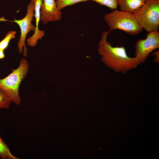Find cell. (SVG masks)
Returning <instances> with one entry per match:
<instances>
[{"label":"cell","instance_id":"cell-2","mask_svg":"<svg viewBox=\"0 0 159 159\" xmlns=\"http://www.w3.org/2000/svg\"><path fill=\"white\" fill-rule=\"evenodd\" d=\"M29 67L27 61L22 58L17 68L13 69L12 72L8 76L0 79V89L9 96L11 102L17 105L21 103L19 87L21 82L27 75Z\"/></svg>","mask_w":159,"mask_h":159},{"label":"cell","instance_id":"cell-15","mask_svg":"<svg viewBox=\"0 0 159 159\" xmlns=\"http://www.w3.org/2000/svg\"><path fill=\"white\" fill-rule=\"evenodd\" d=\"M152 55H155L154 57L155 59L154 62L156 63H158L159 62V51L158 50L155 52Z\"/></svg>","mask_w":159,"mask_h":159},{"label":"cell","instance_id":"cell-8","mask_svg":"<svg viewBox=\"0 0 159 159\" xmlns=\"http://www.w3.org/2000/svg\"><path fill=\"white\" fill-rule=\"evenodd\" d=\"M31 2L34 4V16L36 19L35 29L34 33L28 38L26 42L28 46L33 47L36 45L38 40L41 39L45 35L44 30H40L39 29V24L40 20V9L43 0H31Z\"/></svg>","mask_w":159,"mask_h":159},{"label":"cell","instance_id":"cell-9","mask_svg":"<svg viewBox=\"0 0 159 159\" xmlns=\"http://www.w3.org/2000/svg\"><path fill=\"white\" fill-rule=\"evenodd\" d=\"M145 0H117L120 10L133 14L144 3Z\"/></svg>","mask_w":159,"mask_h":159},{"label":"cell","instance_id":"cell-12","mask_svg":"<svg viewBox=\"0 0 159 159\" xmlns=\"http://www.w3.org/2000/svg\"><path fill=\"white\" fill-rule=\"evenodd\" d=\"M16 33V32L12 30L8 32L4 39L0 42V50L4 51L6 49L10 40L15 38Z\"/></svg>","mask_w":159,"mask_h":159},{"label":"cell","instance_id":"cell-13","mask_svg":"<svg viewBox=\"0 0 159 159\" xmlns=\"http://www.w3.org/2000/svg\"><path fill=\"white\" fill-rule=\"evenodd\" d=\"M11 102L9 96L4 91L0 89V108L8 109Z\"/></svg>","mask_w":159,"mask_h":159},{"label":"cell","instance_id":"cell-4","mask_svg":"<svg viewBox=\"0 0 159 159\" xmlns=\"http://www.w3.org/2000/svg\"><path fill=\"white\" fill-rule=\"evenodd\" d=\"M133 14L143 29L148 32L159 31V0H145Z\"/></svg>","mask_w":159,"mask_h":159},{"label":"cell","instance_id":"cell-7","mask_svg":"<svg viewBox=\"0 0 159 159\" xmlns=\"http://www.w3.org/2000/svg\"><path fill=\"white\" fill-rule=\"evenodd\" d=\"M62 12L57 8L55 0H43L40 9V20L43 24L60 20Z\"/></svg>","mask_w":159,"mask_h":159},{"label":"cell","instance_id":"cell-16","mask_svg":"<svg viewBox=\"0 0 159 159\" xmlns=\"http://www.w3.org/2000/svg\"><path fill=\"white\" fill-rule=\"evenodd\" d=\"M5 57L4 51L0 50V59H4Z\"/></svg>","mask_w":159,"mask_h":159},{"label":"cell","instance_id":"cell-11","mask_svg":"<svg viewBox=\"0 0 159 159\" xmlns=\"http://www.w3.org/2000/svg\"><path fill=\"white\" fill-rule=\"evenodd\" d=\"M90 0H55L57 7L59 11L64 7L77 3L85 2Z\"/></svg>","mask_w":159,"mask_h":159},{"label":"cell","instance_id":"cell-3","mask_svg":"<svg viewBox=\"0 0 159 159\" xmlns=\"http://www.w3.org/2000/svg\"><path fill=\"white\" fill-rule=\"evenodd\" d=\"M104 19L110 27L109 32L120 29L132 35H137L143 29L137 22L133 14L117 9L106 14Z\"/></svg>","mask_w":159,"mask_h":159},{"label":"cell","instance_id":"cell-10","mask_svg":"<svg viewBox=\"0 0 159 159\" xmlns=\"http://www.w3.org/2000/svg\"><path fill=\"white\" fill-rule=\"evenodd\" d=\"M0 157L1 159H19L11 153L9 148L0 137Z\"/></svg>","mask_w":159,"mask_h":159},{"label":"cell","instance_id":"cell-5","mask_svg":"<svg viewBox=\"0 0 159 159\" xmlns=\"http://www.w3.org/2000/svg\"><path fill=\"white\" fill-rule=\"evenodd\" d=\"M34 4L30 1L26 8V14L22 19L17 20L15 19L13 21L6 20L3 17L0 18V21H8L14 22L19 25L21 29V35L18 43L17 47L19 52L21 53L24 47L23 55L24 57L27 56V49L25 43L26 36L31 30L35 31V26L32 24L33 18L34 16Z\"/></svg>","mask_w":159,"mask_h":159},{"label":"cell","instance_id":"cell-14","mask_svg":"<svg viewBox=\"0 0 159 159\" xmlns=\"http://www.w3.org/2000/svg\"><path fill=\"white\" fill-rule=\"evenodd\" d=\"M100 5L106 6L110 9H117L118 4L117 0H91Z\"/></svg>","mask_w":159,"mask_h":159},{"label":"cell","instance_id":"cell-6","mask_svg":"<svg viewBox=\"0 0 159 159\" xmlns=\"http://www.w3.org/2000/svg\"><path fill=\"white\" fill-rule=\"evenodd\" d=\"M135 48V57L139 64L144 62L152 52L159 48V31L148 32L146 39L138 40Z\"/></svg>","mask_w":159,"mask_h":159},{"label":"cell","instance_id":"cell-1","mask_svg":"<svg viewBox=\"0 0 159 159\" xmlns=\"http://www.w3.org/2000/svg\"><path fill=\"white\" fill-rule=\"evenodd\" d=\"M109 31L103 32L98 47L99 54L102 61L115 72L127 73L137 67L139 64L135 57H130L127 54L123 46L113 47L107 41Z\"/></svg>","mask_w":159,"mask_h":159}]
</instances>
